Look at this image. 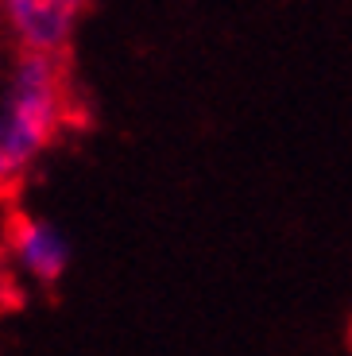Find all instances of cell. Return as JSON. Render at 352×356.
Segmentation results:
<instances>
[{
    "label": "cell",
    "mask_w": 352,
    "mask_h": 356,
    "mask_svg": "<svg viewBox=\"0 0 352 356\" xmlns=\"http://www.w3.org/2000/svg\"><path fill=\"white\" fill-rule=\"evenodd\" d=\"M62 120V81L54 54H24L0 93V190L24 182Z\"/></svg>",
    "instance_id": "obj_1"
},
{
    "label": "cell",
    "mask_w": 352,
    "mask_h": 356,
    "mask_svg": "<svg viewBox=\"0 0 352 356\" xmlns=\"http://www.w3.org/2000/svg\"><path fill=\"white\" fill-rule=\"evenodd\" d=\"M86 0H0V12L27 47V54H54L66 47Z\"/></svg>",
    "instance_id": "obj_2"
},
{
    "label": "cell",
    "mask_w": 352,
    "mask_h": 356,
    "mask_svg": "<svg viewBox=\"0 0 352 356\" xmlns=\"http://www.w3.org/2000/svg\"><path fill=\"white\" fill-rule=\"evenodd\" d=\"M12 259L31 283H58L70 267V241L62 236L58 225L43 221V217H16L12 225Z\"/></svg>",
    "instance_id": "obj_3"
}]
</instances>
